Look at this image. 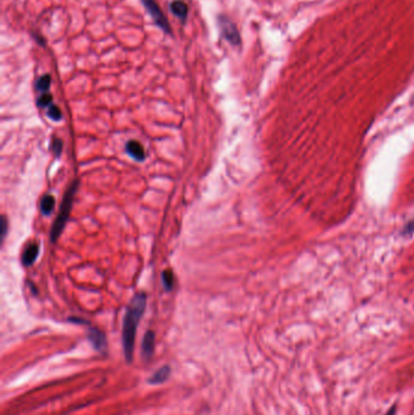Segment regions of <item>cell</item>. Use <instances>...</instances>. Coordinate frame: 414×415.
I'll return each mask as SVG.
<instances>
[{
	"instance_id": "5bb4252c",
	"label": "cell",
	"mask_w": 414,
	"mask_h": 415,
	"mask_svg": "<svg viewBox=\"0 0 414 415\" xmlns=\"http://www.w3.org/2000/svg\"><path fill=\"white\" fill-rule=\"evenodd\" d=\"M48 116L52 119V121H55V122L61 121V118H62V113H61L60 108H58L57 106H54V105H51V106L49 107Z\"/></svg>"
},
{
	"instance_id": "e0dca14e",
	"label": "cell",
	"mask_w": 414,
	"mask_h": 415,
	"mask_svg": "<svg viewBox=\"0 0 414 415\" xmlns=\"http://www.w3.org/2000/svg\"><path fill=\"white\" fill-rule=\"evenodd\" d=\"M404 235H410V233H414V219H412L408 224L404 226L403 230Z\"/></svg>"
},
{
	"instance_id": "ba28073f",
	"label": "cell",
	"mask_w": 414,
	"mask_h": 415,
	"mask_svg": "<svg viewBox=\"0 0 414 415\" xmlns=\"http://www.w3.org/2000/svg\"><path fill=\"white\" fill-rule=\"evenodd\" d=\"M38 254H39V245H28L27 249L25 250V253L22 255V264L25 266H32L35 262V260H37Z\"/></svg>"
},
{
	"instance_id": "8992f818",
	"label": "cell",
	"mask_w": 414,
	"mask_h": 415,
	"mask_svg": "<svg viewBox=\"0 0 414 415\" xmlns=\"http://www.w3.org/2000/svg\"><path fill=\"white\" fill-rule=\"evenodd\" d=\"M154 333L152 330H148L145 334L142 340V346H141V351H142V356L146 359L151 358L154 351Z\"/></svg>"
},
{
	"instance_id": "7a4b0ae2",
	"label": "cell",
	"mask_w": 414,
	"mask_h": 415,
	"mask_svg": "<svg viewBox=\"0 0 414 415\" xmlns=\"http://www.w3.org/2000/svg\"><path fill=\"white\" fill-rule=\"evenodd\" d=\"M77 188H78V181H74V182L70 185L68 191L66 192V194H64L62 203H61L60 214H58V218L56 219V221L54 222V226H52V229H51V235L50 236H51L52 242L57 241L58 237H60L61 233H62L64 226H66L67 221H68L70 210H72L73 197H74L75 192H77Z\"/></svg>"
},
{
	"instance_id": "277c9868",
	"label": "cell",
	"mask_w": 414,
	"mask_h": 415,
	"mask_svg": "<svg viewBox=\"0 0 414 415\" xmlns=\"http://www.w3.org/2000/svg\"><path fill=\"white\" fill-rule=\"evenodd\" d=\"M220 27H221L222 34H224L226 39L232 44H238L239 43V34L238 31H237L234 25L231 21H228L227 19H224L221 17L220 19Z\"/></svg>"
},
{
	"instance_id": "30bf717a",
	"label": "cell",
	"mask_w": 414,
	"mask_h": 415,
	"mask_svg": "<svg viewBox=\"0 0 414 415\" xmlns=\"http://www.w3.org/2000/svg\"><path fill=\"white\" fill-rule=\"evenodd\" d=\"M170 10H172V13L174 14L175 16H178L179 19L181 20H186L187 13H189L187 5L185 4L184 2H181V0H175V2H173L172 4H170Z\"/></svg>"
},
{
	"instance_id": "4fadbf2b",
	"label": "cell",
	"mask_w": 414,
	"mask_h": 415,
	"mask_svg": "<svg viewBox=\"0 0 414 415\" xmlns=\"http://www.w3.org/2000/svg\"><path fill=\"white\" fill-rule=\"evenodd\" d=\"M50 85H51V77L49 74H44L43 77H40L37 81V89L42 92H46L50 89Z\"/></svg>"
},
{
	"instance_id": "9c48e42d",
	"label": "cell",
	"mask_w": 414,
	"mask_h": 415,
	"mask_svg": "<svg viewBox=\"0 0 414 415\" xmlns=\"http://www.w3.org/2000/svg\"><path fill=\"white\" fill-rule=\"evenodd\" d=\"M169 375H170V368L168 367V365H165V367H161L160 369H158L157 372L152 374L151 378L148 379V382L151 385L163 384V382L169 378Z\"/></svg>"
},
{
	"instance_id": "9a60e30c",
	"label": "cell",
	"mask_w": 414,
	"mask_h": 415,
	"mask_svg": "<svg viewBox=\"0 0 414 415\" xmlns=\"http://www.w3.org/2000/svg\"><path fill=\"white\" fill-rule=\"evenodd\" d=\"M51 102H52V96L50 95V93H44L39 97V100H38V105H39L40 107H50L51 106Z\"/></svg>"
},
{
	"instance_id": "3957f363",
	"label": "cell",
	"mask_w": 414,
	"mask_h": 415,
	"mask_svg": "<svg viewBox=\"0 0 414 415\" xmlns=\"http://www.w3.org/2000/svg\"><path fill=\"white\" fill-rule=\"evenodd\" d=\"M141 2H142V4L145 5V8L147 9L149 15L153 17L155 23H157V25L159 26V27L163 29V31H165L167 33H169L170 26H169L168 21H167L164 14L161 13L160 8L158 7L157 3H155L154 0H141Z\"/></svg>"
},
{
	"instance_id": "ffe728a7",
	"label": "cell",
	"mask_w": 414,
	"mask_h": 415,
	"mask_svg": "<svg viewBox=\"0 0 414 415\" xmlns=\"http://www.w3.org/2000/svg\"><path fill=\"white\" fill-rule=\"evenodd\" d=\"M413 102H414V97H413Z\"/></svg>"
},
{
	"instance_id": "7c38bea8",
	"label": "cell",
	"mask_w": 414,
	"mask_h": 415,
	"mask_svg": "<svg viewBox=\"0 0 414 415\" xmlns=\"http://www.w3.org/2000/svg\"><path fill=\"white\" fill-rule=\"evenodd\" d=\"M161 282H163L164 289L165 290L170 291L174 286V274L170 270H165L163 273H161Z\"/></svg>"
},
{
	"instance_id": "52a82bcc",
	"label": "cell",
	"mask_w": 414,
	"mask_h": 415,
	"mask_svg": "<svg viewBox=\"0 0 414 415\" xmlns=\"http://www.w3.org/2000/svg\"><path fill=\"white\" fill-rule=\"evenodd\" d=\"M125 148H127L129 156H130L131 158H134L135 160H139V162H141V160L145 159V157H146L145 150H143L142 145H141L140 142L129 141L127 143V146H125Z\"/></svg>"
},
{
	"instance_id": "2e32d148",
	"label": "cell",
	"mask_w": 414,
	"mask_h": 415,
	"mask_svg": "<svg viewBox=\"0 0 414 415\" xmlns=\"http://www.w3.org/2000/svg\"><path fill=\"white\" fill-rule=\"evenodd\" d=\"M52 150H54L56 157H60L61 152H62V141L58 139H55L54 142H52Z\"/></svg>"
},
{
	"instance_id": "ac0fdd59",
	"label": "cell",
	"mask_w": 414,
	"mask_h": 415,
	"mask_svg": "<svg viewBox=\"0 0 414 415\" xmlns=\"http://www.w3.org/2000/svg\"><path fill=\"white\" fill-rule=\"evenodd\" d=\"M7 231H8V220L5 216L2 218V238L4 239L5 236H7Z\"/></svg>"
},
{
	"instance_id": "d6986e66",
	"label": "cell",
	"mask_w": 414,
	"mask_h": 415,
	"mask_svg": "<svg viewBox=\"0 0 414 415\" xmlns=\"http://www.w3.org/2000/svg\"><path fill=\"white\" fill-rule=\"evenodd\" d=\"M396 410H397V405L393 404V405H391V407H390L389 410H387L386 413L384 414V415H395V414H396Z\"/></svg>"
},
{
	"instance_id": "5b68a950",
	"label": "cell",
	"mask_w": 414,
	"mask_h": 415,
	"mask_svg": "<svg viewBox=\"0 0 414 415\" xmlns=\"http://www.w3.org/2000/svg\"><path fill=\"white\" fill-rule=\"evenodd\" d=\"M88 337H89L90 343L93 344V346L95 347V350L104 352V351L106 350V347H107V341H106L105 334L101 332V330H99L96 328H92L89 330V335H88Z\"/></svg>"
},
{
	"instance_id": "6da1fadb",
	"label": "cell",
	"mask_w": 414,
	"mask_h": 415,
	"mask_svg": "<svg viewBox=\"0 0 414 415\" xmlns=\"http://www.w3.org/2000/svg\"><path fill=\"white\" fill-rule=\"evenodd\" d=\"M146 302H147V296L143 293L137 294L135 295L130 305L127 308L124 324H123V350H124L125 359L128 362H131V359H133L136 329L141 317L145 312Z\"/></svg>"
},
{
	"instance_id": "8fae6325",
	"label": "cell",
	"mask_w": 414,
	"mask_h": 415,
	"mask_svg": "<svg viewBox=\"0 0 414 415\" xmlns=\"http://www.w3.org/2000/svg\"><path fill=\"white\" fill-rule=\"evenodd\" d=\"M55 208V199L52 195H45L40 201V210L43 215H50Z\"/></svg>"
}]
</instances>
